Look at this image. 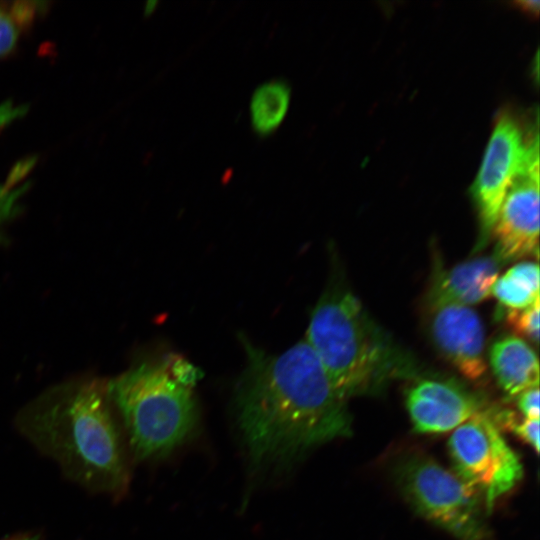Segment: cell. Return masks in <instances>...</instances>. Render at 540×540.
Instances as JSON below:
<instances>
[{
    "label": "cell",
    "mask_w": 540,
    "mask_h": 540,
    "mask_svg": "<svg viewBox=\"0 0 540 540\" xmlns=\"http://www.w3.org/2000/svg\"><path fill=\"white\" fill-rule=\"evenodd\" d=\"M246 366L235 390L237 423L254 464L290 462L351 433L348 399L301 340L269 354L242 336Z\"/></svg>",
    "instance_id": "6da1fadb"
},
{
    "label": "cell",
    "mask_w": 540,
    "mask_h": 540,
    "mask_svg": "<svg viewBox=\"0 0 540 540\" xmlns=\"http://www.w3.org/2000/svg\"><path fill=\"white\" fill-rule=\"evenodd\" d=\"M16 426L86 489L121 496L129 471L107 384L78 379L46 390L23 407Z\"/></svg>",
    "instance_id": "7a4b0ae2"
},
{
    "label": "cell",
    "mask_w": 540,
    "mask_h": 540,
    "mask_svg": "<svg viewBox=\"0 0 540 540\" xmlns=\"http://www.w3.org/2000/svg\"><path fill=\"white\" fill-rule=\"evenodd\" d=\"M305 340L348 400L379 392L392 380L416 373L412 358L339 284L328 287L317 302Z\"/></svg>",
    "instance_id": "3957f363"
},
{
    "label": "cell",
    "mask_w": 540,
    "mask_h": 540,
    "mask_svg": "<svg viewBox=\"0 0 540 540\" xmlns=\"http://www.w3.org/2000/svg\"><path fill=\"white\" fill-rule=\"evenodd\" d=\"M191 387L175 376L171 360L141 363L107 383L137 457L164 456L194 430L198 415Z\"/></svg>",
    "instance_id": "277c9868"
},
{
    "label": "cell",
    "mask_w": 540,
    "mask_h": 540,
    "mask_svg": "<svg viewBox=\"0 0 540 540\" xmlns=\"http://www.w3.org/2000/svg\"><path fill=\"white\" fill-rule=\"evenodd\" d=\"M396 479L424 518L459 540H484L483 501L455 472L427 456L413 455L399 463Z\"/></svg>",
    "instance_id": "5b68a950"
},
{
    "label": "cell",
    "mask_w": 540,
    "mask_h": 540,
    "mask_svg": "<svg viewBox=\"0 0 540 540\" xmlns=\"http://www.w3.org/2000/svg\"><path fill=\"white\" fill-rule=\"evenodd\" d=\"M448 451L455 473L480 495L488 513L522 479V463L490 412L482 410L454 429Z\"/></svg>",
    "instance_id": "8992f818"
},
{
    "label": "cell",
    "mask_w": 540,
    "mask_h": 540,
    "mask_svg": "<svg viewBox=\"0 0 540 540\" xmlns=\"http://www.w3.org/2000/svg\"><path fill=\"white\" fill-rule=\"evenodd\" d=\"M538 154L537 130H527L511 112H501L470 189L479 219L475 251L491 238L502 202L515 176Z\"/></svg>",
    "instance_id": "52a82bcc"
},
{
    "label": "cell",
    "mask_w": 540,
    "mask_h": 540,
    "mask_svg": "<svg viewBox=\"0 0 540 540\" xmlns=\"http://www.w3.org/2000/svg\"><path fill=\"white\" fill-rule=\"evenodd\" d=\"M494 256L503 265L538 254L539 154L515 176L502 202L492 231Z\"/></svg>",
    "instance_id": "ba28073f"
},
{
    "label": "cell",
    "mask_w": 540,
    "mask_h": 540,
    "mask_svg": "<svg viewBox=\"0 0 540 540\" xmlns=\"http://www.w3.org/2000/svg\"><path fill=\"white\" fill-rule=\"evenodd\" d=\"M483 406L476 393L451 380L419 379L406 391V407L419 433L454 430Z\"/></svg>",
    "instance_id": "9c48e42d"
},
{
    "label": "cell",
    "mask_w": 540,
    "mask_h": 540,
    "mask_svg": "<svg viewBox=\"0 0 540 540\" xmlns=\"http://www.w3.org/2000/svg\"><path fill=\"white\" fill-rule=\"evenodd\" d=\"M431 335L444 357L466 378L484 376V329L478 314L468 306L446 305L431 311Z\"/></svg>",
    "instance_id": "30bf717a"
},
{
    "label": "cell",
    "mask_w": 540,
    "mask_h": 540,
    "mask_svg": "<svg viewBox=\"0 0 540 540\" xmlns=\"http://www.w3.org/2000/svg\"><path fill=\"white\" fill-rule=\"evenodd\" d=\"M501 263L492 256L474 257L436 274L427 296L430 311L477 304L491 295Z\"/></svg>",
    "instance_id": "8fae6325"
},
{
    "label": "cell",
    "mask_w": 540,
    "mask_h": 540,
    "mask_svg": "<svg viewBox=\"0 0 540 540\" xmlns=\"http://www.w3.org/2000/svg\"><path fill=\"white\" fill-rule=\"evenodd\" d=\"M489 362L500 387L510 396L539 387V362L532 347L518 336L497 339L489 350Z\"/></svg>",
    "instance_id": "7c38bea8"
},
{
    "label": "cell",
    "mask_w": 540,
    "mask_h": 540,
    "mask_svg": "<svg viewBox=\"0 0 540 540\" xmlns=\"http://www.w3.org/2000/svg\"><path fill=\"white\" fill-rule=\"evenodd\" d=\"M291 88L284 79H272L258 85L250 102L251 122L260 135L274 131L283 121L290 103Z\"/></svg>",
    "instance_id": "4fadbf2b"
},
{
    "label": "cell",
    "mask_w": 540,
    "mask_h": 540,
    "mask_svg": "<svg viewBox=\"0 0 540 540\" xmlns=\"http://www.w3.org/2000/svg\"><path fill=\"white\" fill-rule=\"evenodd\" d=\"M491 295L508 309H523L539 301V266L521 262L497 277Z\"/></svg>",
    "instance_id": "5bb4252c"
},
{
    "label": "cell",
    "mask_w": 540,
    "mask_h": 540,
    "mask_svg": "<svg viewBox=\"0 0 540 540\" xmlns=\"http://www.w3.org/2000/svg\"><path fill=\"white\" fill-rule=\"evenodd\" d=\"M26 112V106H15L11 101L0 104V128L21 118ZM11 186H0V225L14 215L18 208L17 201L27 188V185L17 189H12Z\"/></svg>",
    "instance_id": "9a60e30c"
},
{
    "label": "cell",
    "mask_w": 540,
    "mask_h": 540,
    "mask_svg": "<svg viewBox=\"0 0 540 540\" xmlns=\"http://www.w3.org/2000/svg\"><path fill=\"white\" fill-rule=\"evenodd\" d=\"M491 415L499 428L503 427L514 433L539 453V419L518 418L515 413L507 410Z\"/></svg>",
    "instance_id": "2e32d148"
},
{
    "label": "cell",
    "mask_w": 540,
    "mask_h": 540,
    "mask_svg": "<svg viewBox=\"0 0 540 540\" xmlns=\"http://www.w3.org/2000/svg\"><path fill=\"white\" fill-rule=\"evenodd\" d=\"M539 306L537 301L523 309H508L506 314L508 326L535 345L539 343Z\"/></svg>",
    "instance_id": "e0dca14e"
},
{
    "label": "cell",
    "mask_w": 540,
    "mask_h": 540,
    "mask_svg": "<svg viewBox=\"0 0 540 540\" xmlns=\"http://www.w3.org/2000/svg\"><path fill=\"white\" fill-rule=\"evenodd\" d=\"M18 27L8 12L0 9V57L10 53L18 39Z\"/></svg>",
    "instance_id": "ac0fdd59"
},
{
    "label": "cell",
    "mask_w": 540,
    "mask_h": 540,
    "mask_svg": "<svg viewBox=\"0 0 540 540\" xmlns=\"http://www.w3.org/2000/svg\"><path fill=\"white\" fill-rule=\"evenodd\" d=\"M517 396V406L523 417L539 419V387L526 389Z\"/></svg>",
    "instance_id": "d6986e66"
},
{
    "label": "cell",
    "mask_w": 540,
    "mask_h": 540,
    "mask_svg": "<svg viewBox=\"0 0 540 540\" xmlns=\"http://www.w3.org/2000/svg\"><path fill=\"white\" fill-rule=\"evenodd\" d=\"M38 4V2H16L11 8L9 15L17 26H27L32 22Z\"/></svg>",
    "instance_id": "ffe728a7"
},
{
    "label": "cell",
    "mask_w": 540,
    "mask_h": 540,
    "mask_svg": "<svg viewBox=\"0 0 540 540\" xmlns=\"http://www.w3.org/2000/svg\"><path fill=\"white\" fill-rule=\"evenodd\" d=\"M514 4L524 10L525 12H528L530 14L538 15L539 13V1L538 0H516L514 1Z\"/></svg>",
    "instance_id": "44dd1931"
},
{
    "label": "cell",
    "mask_w": 540,
    "mask_h": 540,
    "mask_svg": "<svg viewBox=\"0 0 540 540\" xmlns=\"http://www.w3.org/2000/svg\"><path fill=\"white\" fill-rule=\"evenodd\" d=\"M4 540H41L39 536L31 533H21L18 535L11 536Z\"/></svg>",
    "instance_id": "7402d4cb"
},
{
    "label": "cell",
    "mask_w": 540,
    "mask_h": 540,
    "mask_svg": "<svg viewBox=\"0 0 540 540\" xmlns=\"http://www.w3.org/2000/svg\"><path fill=\"white\" fill-rule=\"evenodd\" d=\"M157 1H148L145 6V12L150 13L153 8L156 6Z\"/></svg>",
    "instance_id": "603a6c76"
}]
</instances>
